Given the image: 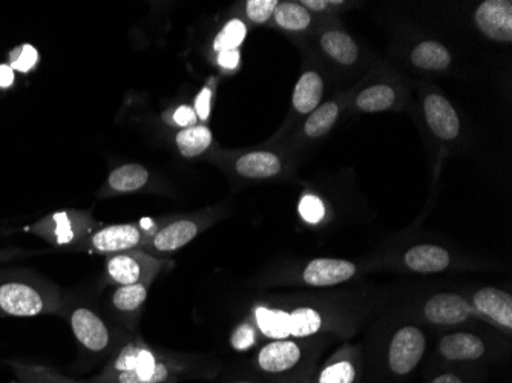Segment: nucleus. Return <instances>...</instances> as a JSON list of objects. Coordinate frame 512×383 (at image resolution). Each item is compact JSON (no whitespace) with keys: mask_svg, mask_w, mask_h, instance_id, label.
Here are the masks:
<instances>
[{"mask_svg":"<svg viewBox=\"0 0 512 383\" xmlns=\"http://www.w3.org/2000/svg\"><path fill=\"white\" fill-rule=\"evenodd\" d=\"M361 370L356 356L341 353L330 359L318 373H313L312 383H358Z\"/></svg>","mask_w":512,"mask_h":383,"instance_id":"f3484780","label":"nucleus"},{"mask_svg":"<svg viewBox=\"0 0 512 383\" xmlns=\"http://www.w3.org/2000/svg\"><path fill=\"white\" fill-rule=\"evenodd\" d=\"M160 229L154 221L142 223L109 224L94 230L76 250L94 255H115V253L142 250L154 233Z\"/></svg>","mask_w":512,"mask_h":383,"instance_id":"39448f33","label":"nucleus"},{"mask_svg":"<svg viewBox=\"0 0 512 383\" xmlns=\"http://www.w3.org/2000/svg\"><path fill=\"white\" fill-rule=\"evenodd\" d=\"M197 118L195 109H192L191 106H180V108L175 109L174 114H172V123L180 126V128L186 129L197 125Z\"/></svg>","mask_w":512,"mask_h":383,"instance_id":"c9c22d12","label":"nucleus"},{"mask_svg":"<svg viewBox=\"0 0 512 383\" xmlns=\"http://www.w3.org/2000/svg\"><path fill=\"white\" fill-rule=\"evenodd\" d=\"M175 141L181 155L188 158L197 157L212 145V132L207 126L195 125L181 129Z\"/></svg>","mask_w":512,"mask_h":383,"instance_id":"393cba45","label":"nucleus"},{"mask_svg":"<svg viewBox=\"0 0 512 383\" xmlns=\"http://www.w3.org/2000/svg\"><path fill=\"white\" fill-rule=\"evenodd\" d=\"M163 269V261L143 250L115 253L106 256L105 276L109 284L123 285L154 282Z\"/></svg>","mask_w":512,"mask_h":383,"instance_id":"0eeeda50","label":"nucleus"},{"mask_svg":"<svg viewBox=\"0 0 512 383\" xmlns=\"http://www.w3.org/2000/svg\"><path fill=\"white\" fill-rule=\"evenodd\" d=\"M276 7V0H249L246 4L247 17L255 23L267 22L275 13Z\"/></svg>","mask_w":512,"mask_h":383,"instance_id":"473e14b6","label":"nucleus"},{"mask_svg":"<svg viewBox=\"0 0 512 383\" xmlns=\"http://www.w3.org/2000/svg\"><path fill=\"white\" fill-rule=\"evenodd\" d=\"M16 82V73L10 65H0V89H8Z\"/></svg>","mask_w":512,"mask_h":383,"instance_id":"58836bf2","label":"nucleus"},{"mask_svg":"<svg viewBox=\"0 0 512 383\" xmlns=\"http://www.w3.org/2000/svg\"><path fill=\"white\" fill-rule=\"evenodd\" d=\"M211 100V88H203V91L198 94L197 100H195V114H197L201 122H206L209 115H211Z\"/></svg>","mask_w":512,"mask_h":383,"instance_id":"e433bc0d","label":"nucleus"},{"mask_svg":"<svg viewBox=\"0 0 512 383\" xmlns=\"http://www.w3.org/2000/svg\"><path fill=\"white\" fill-rule=\"evenodd\" d=\"M255 344V328L250 327L249 324H243L237 328L234 334H232V345L237 350H247Z\"/></svg>","mask_w":512,"mask_h":383,"instance_id":"f704fd0d","label":"nucleus"},{"mask_svg":"<svg viewBox=\"0 0 512 383\" xmlns=\"http://www.w3.org/2000/svg\"><path fill=\"white\" fill-rule=\"evenodd\" d=\"M414 66L428 71H442L447 69L451 63V54L444 45L439 42H422L414 48L411 54Z\"/></svg>","mask_w":512,"mask_h":383,"instance_id":"5701e85b","label":"nucleus"},{"mask_svg":"<svg viewBox=\"0 0 512 383\" xmlns=\"http://www.w3.org/2000/svg\"><path fill=\"white\" fill-rule=\"evenodd\" d=\"M256 370L269 377L270 383H281L295 379L312 371L301 370L304 364V350L301 345L289 339H278L264 345L255 356Z\"/></svg>","mask_w":512,"mask_h":383,"instance_id":"423d86ee","label":"nucleus"},{"mask_svg":"<svg viewBox=\"0 0 512 383\" xmlns=\"http://www.w3.org/2000/svg\"><path fill=\"white\" fill-rule=\"evenodd\" d=\"M450 262V253L433 244H421L405 253V264L408 269L417 273L444 272Z\"/></svg>","mask_w":512,"mask_h":383,"instance_id":"dca6fc26","label":"nucleus"},{"mask_svg":"<svg viewBox=\"0 0 512 383\" xmlns=\"http://www.w3.org/2000/svg\"><path fill=\"white\" fill-rule=\"evenodd\" d=\"M229 383H263L260 380H250V379H240V380H232Z\"/></svg>","mask_w":512,"mask_h":383,"instance_id":"37998d69","label":"nucleus"},{"mask_svg":"<svg viewBox=\"0 0 512 383\" xmlns=\"http://www.w3.org/2000/svg\"><path fill=\"white\" fill-rule=\"evenodd\" d=\"M339 109L335 103H325V105L319 106L309 118H307L306 134L312 138L322 137L332 129L335 125L336 118H338Z\"/></svg>","mask_w":512,"mask_h":383,"instance_id":"c756f323","label":"nucleus"},{"mask_svg":"<svg viewBox=\"0 0 512 383\" xmlns=\"http://www.w3.org/2000/svg\"><path fill=\"white\" fill-rule=\"evenodd\" d=\"M431 383H465L463 382L462 377L456 373H444L439 374V376L434 377L433 382Z\"/></svg>","mask_w":512,"mask_h":383,"instance_id":"a19ab883","label":"nucleus"},{"mask_svg":"<svg viewBox=\"0 0 512 383\" xmlns=\"http://www.w3.org/2000/svg\"><path fill=\"white\" fill-rule=\"evenodd\" d=\"M273 17H275L279 27L289 31L306 30L312 22V16H310L307 8L299 4H292V2L278 4Z\"/></svg>","mask_w":512,"mask_h":383,"instance_id":"bb28decb","label":"nucleus"},{"mask_svg":"<svg viewBox=\"0 0 512 383\" xmlns=\"http://www.w3.org/2000/svg\"><path fill=\"white\" fill-rule=\"evenodd\" d=\"M324 91V83L316 73H306L299 79L293 92V106L301 114H310L313 109L318 108Z\"/></svg>","mask_w":512,"mask_h":383,"instance_id":"4be33fe9","label":"nucleus"},{"mask_svg":"<svg viewBox=\"0 0 512 383\" xmlns=\"http://www.w3.org/2000/svg\"><path fill=\"white\" fill-rule=\"evenodd\" d=\"M62 311H66L69 327L83 353L92 359L94 364L103 359L108 362L112 354L131 339L115 336L114 331L97 315L96 311L86 305H73L68 310L62 307Z\"/></svg>","mask_w":512,"mask_h":383,"instance_id":"7ed1b4c3","label":"nucleus"},{"mask_svg":"<svg viewBox=\"0 0 512 383\" xmlns=\"http://www.w3.org/2000/svg\"><path fill=\"white\" fill-rule=\"evenodd\" d=\"M313 373L302 374V376L295 377L292 380H286V382L281 383H312Z\"/></svg>","mask_w":512,"mask_h":383,"instance_id":"79ce46f5","label":"nucleus"},{"mask_svg":"<svg viewBox=\"0 0 512 383\" xmlns=\"http://www.w3.org/2000/svg\"><path fill=\"white\" fill-rule=\"evenodd\" d=\"M63 296L59 287L28 270L0 272V318L59 315Z\"/></svg>","mask_w":512,"mask_h":383,"instance_id":"f03ea898","label":"nucleus"},{"mask_svg":"<svg viewBox=\"0 0 512 383\" xmlns=\"http://www.w3.org/2000/svg\"><path fill=\"white\" fill-rule=\"evenodd\" d=\"M427 348L425 334L416 327L396 331L388 348V367L396 376H407L421 364Z\"/></svg>","mask_w":512,"mask_h":383,"instance_id":"6e6552de","label":"nucleus"},{"mask_svg":"<svg viewBox=\"0 0 512 383\" xmlns=\"http://www.w3.org/2000/svg\"><path fill=\"white\" fill-rule=\"evenodd\" d=\"M235 167L241 177L270 178L281 171V161L272 152H250L243 155Z\"/></svg>","mask_w":512,"mask_h":383,"instance_id":"6ab92c4d","label":"nucleus"},{"mask_svg":"<svg viewBox=\"0 0 512 383\" xmlns=\"http://www.w3.org/2000/svg\"><path fill=\"white\" fill-rule=\"evenodd\" d=\"M218 63L226 69L237 68L240 63V51H226V53L218 54Z\"/></svg>","mask_w":512,"mask_h":383,"instance_id":"4c0bfd02","label":"nucleus"},{"mask_svg":"<svg viewBox=\"0 0 512 383\" xmlns=\"http://www.w3.org/2000/svg\"><path fill=\"white\" fill-rule=\"evenodd\" d=\"M474 308L500 327L512 328V298L502 290L486 287L474 295Z\"/></svg>","mask_w":512,"mask_h":383,"instance_id":"4468645a","label":"nucleus"},{"mask_svg":"<svg viewBox=\"0 0 512 383\" xmlns=\"http://www.w3.org/2000/svg\"><path fill=\"white\" fill-rule=\"evenodd\" d=\"M299 213L307 223L318 224L324 218V204L319 198L307 195V197L302 198L301 204H299Z\"/></svg>","mask_w":512,"mask_h":383,"instance_id":"72a5a7b5","label":"nucleus"},{"mask_svg":"<svg viewBox=\"0 0 512 383\" xmlns=\"http://www.w3.org/2000/svg\"><path fill=\"white\" fill-rule=\"evenodd\" d=\"M7 365L13 371V383H82L59 373L54 368L43 367V365L25 364L19 361H8Z\"/></svg>","mask_w":512,"mask_h":383,"instance_id":"aec40b11","label":"nucleus"},{"mask_svg":"<svg viewBox=\"0 0 512 383\" xmlns=\"http://www.w3.org/2000/svg\"><path fill=\"white\" fill-rule=\"evenodd\" d=\"M247 28L241 20H230L220 34L215 37L214 50L218 54L238 50V46L246 39Z\"/></svg>","mask_w":512,"mask_h":383,"instance_id":"7c9ffc66","label":"nucleus"},{"mask_svg":"<svg viewBox=\"0 0 512 383\" xmlns=\"http://www.w3.org/2000/svg\"><path fill=\"white\" fill-rule=\"evenodd\" d=\"M149 172L142 164H123L109 174L108 184L111 190L119 194H131L148 184Z\"/></svg>","mask_w":512,"mask_h":383,"instance_id":"412c9836","label":"nucleus"},{"mask_svg":"<svg viewBox=\"0 0 512 383\" xmlns=\"http://www.w3.org/2000/svg\"><path fill=\"white\" fill-rule=\"evenodd\" d=\"M442 356L451 362L479 361L485 354L486 347L476 334L453 333L442 338L439 344Z\"/></svg>","mask_w":512,"mask_h":383,"instance_id":"2eb2a0df","label":"nucleus"},{"mask_svg":"<svg viewBox=\"0 0 512 383\" xmlns=\"http://www.w3.org/2000/svg\"><path fill=\"white\" fill-rule=\"evenodd\" d=\"M356 266L345 259L319 258L309 262L302 279L312 287H332L352 279Z\"/></svg>","mask_w":512,"mask_h":383,"instance_id":"9b49d317","label":"nucleus"},{"mask_svg":"<svg viewBox=\"0 0 512 383\" xmlns=\"http://www.w3.org/2000/svg\"><path fill=\"white\" fill-rule=\"evenodd\" d=\"M152 282H142V284L123 285L117 287L111 296V305L119 315L134 318L140 313L146 299H148L149 289Z\"/></svg>","mask_w":512,"mask_h":383,"instance_id":"a211bd4d","label":"nucleus"},{"mask_svg":"<svg viewBox=\"0 0 512 383\" xmlns=\"http://www.w3.org/2000/svg\"><path fill=\"white\" fill-rule=\"evenodd\" d=\"M217 368L195 357L175 356L131 338L112 354L100 373L82 383H180L189 379H212Z\"/></svg>","mask_w":512,"mask_h":383,"instance_id":"f257e3e1","label":"nucleus"},{"mask_svg":"<svg viewBox=\"0 0 512 383\" xmlns=\"http://www.w3.org/2000/svg\"><path fill=\"white\" fill-rule=\"evenodd\" d=\"M255 318L258 328L267 338L275 339V341L289 338V313L286 311L260 307L255 310Z\"/></svg>","mask_w":512,"mask_h":383,"instance_id":"a878e982","label":"nucleus"},{"mask_svg":"<svg viewBox=\"0 0 512 383\" xmlns=\"http://www.w3.org/2000/svg\"><path fill=\"white\" fill-rule=\"evenodd\" d=\"M322 327V318L313 308H296L289 313V333L295 338H307L318 333Z\"/></svg>","mask_w":512,"mask_h":383,"instance_id":"cd10ccee","label":"nucleus"},{"mask_svg":"<svg viewBox=\"0 0 512 383\" xmlns=\"http://www.w3.org/2000/svg\"><path fill=\"white\" fill-rule=\"evenodd\" d=\"M321 45L325 53L342 65H352L358 59V46L353 42L352 37L342 31H330L324 34Z\"/></svg>","mask_w":512,"mask_h":383,"instance_id":"b1692460","label":"nucleus"},{"mask_svg":"<svg viewBox=\"0 0 512 383\" xmlns=\"http://www.w3.org/2000/svg\"><path fill=\"white\" fill-rule=\"evenodd\" d=\"M477 27L497 42L512 40V4L509 0H486L476 11Z\"/></svg>","mask_w":512,"mask_h":383,"instance_id":"9d476101","label":"nucleus"},{"mask_svg":"<svg viewBox=\"0 0 512 383\" xmlns=\"http://www.w3.org/2000/svg\"><path fill=\"white\" fill-rule=\"evenodd\" d=\"M424 311L431 324L457 325L470 318L473 307L462 296L454 293H440L428 299Z\"/></svg>","mask_w":512,"mask_h":383,"instance_id":"f8f14e48","label":"nucleus"},{"mask_svg":"<svg viewBox=\"0 0 512 383\" xmlns=\"http://www.w3.org/2000/svg\"><path fill=\"white\" fill-rule=\"evenodd\" d=\"M333 4H341V2H332V0H304V2H301V5H306L307 8L313 11L325 10Z\"/></svg>","mask_w":512,"mask_h":383,"instance_id":"ea45409f","label":"nucleus"},{"mask_svg":"<svg viewBox=\"0 0 512 383\" xmlns=\"http://www.w3.org/2000/svg\"><path fill=\"white\" fill-rule=\"evenodd\" d=\"M39 59V51L30 43H23L11 51L8 65L14 69V73L28 74L36 68Z\"/></svg>","mask_w":512,"mask_h":383,"instance_id":"2f4dec72","label":"nucleus"},{"mask_svg":"<svg viewBox=\"0 0 512 383\" xmlns=\"http://www.w3.org/2000/svg\"><path fill=\"white\" fill-rule=\"evenodd\" d=\"M425 115L431 131L442 140H454L459 135V117L451 103L442 95L433 94L427 97Z\"/></svg>","mask_w":512,"mask_h":383,"instance_id":"ddd939ff","label":"nucleus"},{"mask_svg":"<svg viewBox=\"0 0 512 383\" xmlns=\"http://www.w3.org/2000/svg\"><path fill=\"white\" fill-rule=\"evenodd\" d=\"M394 99H396V94L390 86L376 85L362 91L356 103L362 111L381 112L391 108Z\"/></svg>","mask_w":512,"mask_h":383,"instance_id":"c85d7f7f","label":"nucleus"},{"mask_svg":"<svg viewBox=\"0 0 512 383\" xmlns=\"http://www.w3.org/2000/svg\"><path fill=\"white\" fill-rule=\"evenodd\" d=\"M97 229L99 224L92 218L91 213L82 210H59L31 224L25 232L43 239L57 249L76 250Z\"/></svg>","mask_w":512,"mask_h":383,"instance_id":"20e7f679","label":"nucleus"},{"mask_svg":"<svg viewBox=\"0 0 512 383\" xmlns=\"http://www.w3.org/2000/svg\"><path fill=\"white\" fill-rule=\"evenodd\" d=\"M201 232V224L191 218L172 221L166 226L160 227L154 233L148 243L143 246V252L149 255H160V253H172L188 246L192 239L197 238Z\"/></svg>","mask_w":512,"mask_h":383,"instance_id":"1a4fd4ad","label":"nucleus"}]
</instances>
